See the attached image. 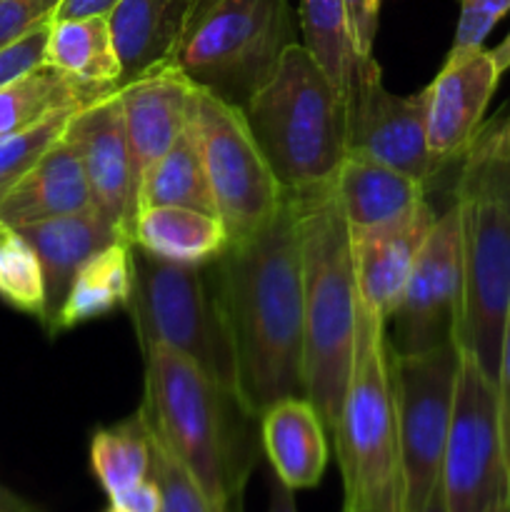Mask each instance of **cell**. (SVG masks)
<instances>
[{
	"mask_svg": "<svg viewBox=\"0 0 510 512\" xmlns=\"http://www.w3.org/2000/svg\"><path fill=\"white\" fill-rule=\"evenodd\" d=\"M208 268L233 340L238 395L260 420L278 400L305 395L303 270L295 200L285 195L265 228L228 243Z\"/></svg>",
	"mask_w": 510,
	"mask_h": 512,
	"instance_id": "6da1fadb",
	"label": "cell"
},
{
	"mask_svg": "<svg viewBox=\"0 0 510 512\" xmlns=\"http://www.w3.org/2000/svg\"><path fill=\"white\" fill-rule=\"evenodd\" d=\"M143 353L145 395L140 405L150 433L190 470L210 505L243 495L258 463L260 420L235 390L165 345Z\"/></svg>",
	"mask_w": 510,
	"mask_h": 512,
	"instance_id": "7a4b0ae2",
	"label": "cell"
},
{
	"mask_svg": "<svg viewBox=\"0 0 510 512\" xmlns=\"http://www.w3.org/2000/svg\"><path fill=\"white\" fill-rule=\"evenodd\" d=\"M298 210L305 320V398L333 435L350 380L358 335V283L353 243L335 180L290 195Z\"/></svg>",
	"mask_w": 510,
	"mask_h": 512,
	"instance_id": "3957f363",
	"label": "cell"
},
{
	"mask_svg": "<svg viewBox=\"0 0 510 512\" xmlns=\"http://www.w3.org/2000/svg\"><path fill=\"white\" fill-rule=\"evenodd\" d=\"M243 115L285 195L333 183L348 155V105L303 43L288 48Z\"/></svg>",
	"mask_w": 510,
	"mask_h": 512,
	"instance_id": "277c9868",
	"label": "cell"
},
{
	"mask_svg": "<svg viewBox=\"0 0 510 512\" xmlns=\"http://www.w3.org/2000/svg\"><path fill=\"white\" fill-rule=\"evenodd\" d=\"M290 0H198L173 65L193 88L243 110L298 43Z\"/></svg>",
	"mask_w": 510,
	"mask_h": 512,
	"instance_id": "5b68a950",
	"label": "cell"
},
{
	"mask_svg": "<svg viewBox=\"0 0 510 512\" xmlns=\"http://www.w3.org/2000/svg\"><path fill=\"white\" fill-rule=\"evenodd\" d=\"M345 505L398 512V433L385 320L360 305L353 368L335 423Z\"/></svg>",
	"mask_w": 510,
	"mask_h": 512,
	"instance_id": "8992f818",
	"label": "cell"
},
{
	"mask_svg": "<svg viewBox=\"0 0 510 512\" xmlns=\"http://www.w3.org/2000/svg\"><path fill=\"white\" fill-rule=\"evenodd\" d=\"M140 350L165 345L238 393L235 350L208 265H178L133 245V290L125 305Z\"/></svg>",
	"mask_w": 510,
	"mask_h": 512,
	"instance_id": "52a82bcc",
	"label": "cell"
},
{
	"mask_svg": "<svg viewBox=\"0 0 510 512\" xmlns=\"http://www.w3.org/2000/svg\"><path fill=\"white\" fill-rule=\"evenodd\" d=\"M463 223V308L458 348L498 380L510 315V198L485 185L455 183Z\"/></svg>",
	"mask_w": 510,
	"mask_h": 512,
	"instance_id": "ba28073f",
	"label": "cell"
},
{
	"mask_svg": "<svg viewBox=\"0 0 510 512\" xmlns=\"http://www.w3.org/2000/svg\"><path fill=\"white\" fill-rule=\"evenodd\" d=\"M458 368V343H445L415 355L390 350L398 433V512L423 510L425 500L440 483Z\"/></svg>",
	"mask_w": 510,
	"mask_h": 512,
	"instance_id": "9c48e42d",
	"label": "cell"
},
{
	"mask_svg": "<svg viewBox=\"0 0 510 512\" xmlns=\"http://www.w3.org/2000/svg\"><path fill=\"white\" fill-rule=\"evenodd\" d=\"M440 485L450 512H493L510 500V458L500 428L498 388L465 350H460Z\"/></svg>",
	"mask_w": 510,
	"mask_h": 512,
	"instance_id": "30bf717a",
	"label": "cell"
},
{
	"mask_svg": "<svg viewBox=\"0 0 510 512\" xmlns=\"http://www.w3.org/2000/svg\"><path fill=\"white\" fill-rule=\"evenodd\" d=\"M193 120L215 213L230 243L250 238L273 220L285 193L260 153L243 110L195 88Z\"/></svg>",
	"mask_w": 510,
	"mask_h": 512,
	"instance_id": "8fae6325",
	"label": "cell"
},
{
	"mask_svg": "<svg viewBox=\"0 0 510 512\" xmlns=\"http://www.w3.org/2000/svg\"><path fill=\"white\" fill-rule=\"evenodd\" d=\"M463 308V223L458 200L430 228L393 318L385 325L398 355H415L458 343Z\"/></svg>",
	"mask_w": 510,
	"mask_h": 512,
	"instance_id": "7c38bea8",
	"label": "cell"
},
{
	"mask_svg": "<svg viewBox=\"0 0 510 512\" xmlns=\"http://www.w3.org/2000/svg\"><path fill=\"white\" fill-rule=\"evenodd\" d=\"M348 153L398 168L423 183L438 175L425 135V90L395 95L373 55L360 60L348 95Z\"/></svg>",
	"mask_w": 510,
	"mask_h": 512,
	"instance_id": "4fadbf2b",
	"label": "cell"
},
{
	"mask_svg": "<svg viewBox=\"0 0 510 512\" xmlns=\"http://www.w3.org/2000/svg\"><path fill=\"white\" fill-rule=\"evenodd\" d=\"M65 138L78 148L93 205L128 243H133L138 218V178L125 135L118 90L75 110L65 125Z\"/></svg>",
	"mask_w": 510,
	"mask_h": 512,
	"instance_id": "5bb4252c",
	"label": "cell"
},
{
	"mask_svg": "<svg viewBox=\"0 0 510 512\" xmlns=\"http://www.w3.org/2000/svg\"><path fill=\"white\" fill-rule=\"evenodd\" d=\"M500 83L490 50L475 48L445 58L425 88V135L438 173L458 163L483 128L485 110Z\"/></svg>",
	"mask_w": 510,
	"mask_h": 512,
	"instance_id": "9a60e30c",
	"label": "cell"
},
{
	"mask_svg": "<svg viewBox=\"0 0 510 512\" xmlns=\"http://www.w3.org/2000/svg\"><path fill=\"white\" fill-rule=\"evenodd\" d=\"M438 215L430 200H423L393 223L350 233L358 300L368 313L385 320V325L403 298L415 258Z\"/></svg>",
	"mask_w": 510,
	"mask_h": 512,
	"instance_id": "2e32d148",
	"label": "cell"
},
{
	"mask_svg": "<svg viewBox=\"0 0 510 512\" xmlns=\"http://www.w3.org/2000/svg\"><path fill=\"white\" fill-rule=\"evenodd\" d=\"M193 98L195 88L175 65L118 88L138 188L143 175L168 153L185 130Z\"/></svg>",
	"mask_w": 510,
	"mask_h": 512,
	"instance_id": "e0dca14e",
	"label": "cell"
},
{
	"mask_svg": "<svg viewBox=\"0 0 510 512\" xmlns=\"http://www.w3.org/2000/svg\"><path fill=\"white\" fill-rule=\"evenodd\" d=\"M198 0H120L108 13L110 38L120 60V83L170 68L193 20Z\"/></svg>",
	"mask_w": 510,
	"mask_h": 512,
	"instance_id": "ac0fdd59",
	"label": "cell"
},
{
	"mask_svg": "<svg viewBox=\"0 0 510 512\" xmlns=\"http://www.w3.org/2000/svg\"><path fill=\"white\" fill-rule=\"evenodd\" d=\"M30 245L38 253L45 278V318L43 328L50 333L55 315L63 305L65 293L78 270L108 245L125 240L113 223L98 208L83 213L58 215L38 223L18 225Z\"/></svg>",
	"mask_w": 510,
	"mask_h": 512,
	"instance_id": "d6986e66",
	"label": "cell"
},
{
	"mask_svg": "<svg viewBox=\"0 0 510 512\" xmlns=\"http://www.w3.org/2000/svg\"><path fill=\"white\" fill-rule=\"evenodd\" d=\"M93 208L88 178L78 148L65 138V130L0 200V223L18 225L83 213Z\"/></svg>",
	"mask_w": 510,
	"mask_h": 512,
	"instance_id": "ffe728a7",
	"label": "cell"
},
{
	"mask_svg": "<svg viewBox=\"0 0 510 512\" xmlns=\"http://www.w3.org/2000/svg\"><path fill=\"white\" fill-rule=\"evenodd\" d=\"M260 445L273 475L290 490H308L328 468V428L305 395L270 405L260 415Z\"/></svg>",
	"mask_w": 510,
	"mask_h": 512,
	"instance_id": "44dd1931",
	"label": "cell"
},
{
	"mask_svg": "<svg viewBox=\"0 0 510 512\" xmlns=\"http://www.w3.org/2000/svg\"><path fill=\"white\" fill-rule=\"evenodd\" d=\"M430 185L398 168L348 153L338 175H335V193L343 205L350 233L380 228L428 200Z\"/></svg>",
	"mask_w": 510,
	"mask_h": 512,
	"instance_id": "7402d4cb",
	"label": "cell"
},
{
	"mask_svg": "<svg viewBox=\"0 0 510 512\" xmlns=\"http://www.w3.org/2000/svg\"><path fill=\"white\" fill-rule=\"evenodd\" d=\"M230 238L223 220L183 205L140 208L133 245L148 255L178 265H208L223 255Z\"/></svg>",
	"mask_w": 510,
	"mask_h": 512,
	"instance_id": "603a6c76",
	"label": "cell"
},
{
	"mask_svg": "<svg viewBox=\"0 0 510 512\" xmlns=\"http://www.w3.org/2000/svg\"><path fill=\"white\" fill-rule=\"evenodd\" d=\"M130 290H133V243L118 240L78 270L48 335H60L95 318H103L115 308H125Z\"/></svg>",
	"mask_w": 510,
	"mask_h": 512,
	"instance_id": "cb8c5ba5",
	"label": "cell"
},
{
	"mask_svg": "<svg viewBox=\"0 0 510 512\" xmlns=\"http://www.w3.org/2000/svg\"><path fill=\"white\" fill-rule=\"evenodd\" d=\"M45 63L88 88L115 93L120 60L110 38L108 15L53 20L45 43Z\"/></svg>",
	"mask_w": 510,
	"mask_h": 512,
	"instance_id": "d4e9b609",
	"label": "cell"
},
{
	"mask_svg": "<svg viewBox=\"0 0 510 512\" xmlns=\"http://www.w3.org/2000/svg\"><path fill=\"white\" fill-rule=\"evenodd\" d=\"M110 95L95 90L43 63L0 88V138L20 133L48 115L65 108H83L93 100Z\"/></svg>",
	"mask_w": 510,
	"mask_h": 512,
	"instance_id": "484cf974",
	"label": "cell"
},
{
	"mask_svg": "<svg viewBox=\"0 0 510 512\" xmlns=\"http://www.w3.org/2000/svg\"><path fill=\"white\" fill-rule=\"evenodd\" d=\"M150 205H183V208L218 215L213 193H210L208 173H205L193 110H190L188 125L180 133V138L140 180L138 210L150 208Z\"/></svg>",
	"mask_w": 510,
	"mask_h": 512,
	"instance_id": "4316f807",
	"label": "cell"
},
{
	"mask_svg": "<svg viewBox=\"0 0 510 512\" xmlns=\"http://www.w3.org/2000/svg\"><path fill=\"white\" fill-rule=\"evenodd\" d=\"M298 25L308 53L318 60L335 88L348 95L355 70L368 55H360L355 48L345 0H300Z\"/></svg>",
	"mask_w": 510,
	"mask_h": 512,
	"instance_id": "83f0119b",
	"label": "cell"
},
{
	"mask_svg": "<svg viewBox=\"0 0 510 512\" xmlns=\"http://www.w3.org/2000/svg\"><path fill=\"white\" fill-rule=\"evenodd\" d=\"M90 470L108 500L150 478V435L140 410L90 438Z\"/></svg>",
	"mask_w": 510,
	"mask_h": 512,
	"instance_id": "f1b7e54d",
	"label": "cell"
},
{
	"mask_svg": "<svg viewBox=\"0 0 510 512\" xmlns=\"http://www.w3.org/2000/svg\"><path fill=\"white\" fill-rule=\"evenodd\" d=\"M0 300L18 313L45 318L43 265L33 245L13 225L0 223Z\"/></svg>",
	"mask_w": 510,
	"mask_h": 512,
	"instance_id": "f546056e",
	"label": "cell"
},
{
	"mask_svg": "<svg viewBox=\"0 0 510 512\" xmlns=\"http://www.w3.org/2000/svg\"><path fill=\"white\" fill-rule=\"evenodd\" d=\"M458 163V183L485 185L510 198V108L478 130Z\"/></svg>",
	"mask_w": 510,
	"mask_h": 512,
	"instance_id": "4dcf8cb0",
	"label": "cell"
},
{
	"mask_svg": "<svg viewBox=\"0 0 510 512\" xmlns=\"http://www.w3.org/2000/svg\"><path fill=\"white\" fill-rule=\"evenodd\" d=\"M148 428V425H145ZM150 435V478L160 490V512H213L208 495L190 475V470L155 438Z\"/></svg>",
	"mask_w": 510,
	"mask_h": 512,
	"instance_id": "1f68e13d",
	"label": "cell"
},
{
	"mask_svg": "<svg viewBox=\"0 0 510 512\" xmlns=\"http://www.w3.org/2000/svg\"><path fill=\"white\" fill-rule=\"evenodd\" d=\"M75 110L78 108L58 110V113L48 115L40 123L20 130V133L0 138V188L13 185L63 135L65 125Z\"/></svg>",
	"mask_w": 510,
	"mask_h": 512,
	"instance_id": "d6a6232c",
	"label": "cell"
},
{
	"mask_svg": "<svg viewBox=\"0 0 510 512\" xmlns=\"http://www.w3.org/2000/svg\"><path fill=\"white\" fill-rule=\"evenodd\" d=\"M510 13V0H460L458 25L455 38L450 45V55L468 53V50L483 48L490 30Z\"/></svg>",
	"mask_w": 510,
	"mask_h": 512,
	"instance_id": "836d02e7",
	"label": "cell"
},
{
	"mask_svg": "<svg viewBox=\"0 0 510 512\" xmlns=\"http://www.w3.org/2000/svg\"><path fill=\"white\" fill-rule=\"evenodd\" d=\"M63 0H0V50L53 23Z\"/></svg>",
	"mask_w": 510,
	"mask_h": 512,
	"instance_id": "e575fe53",
	"label": "cell"
},
{
	"mask_svg": "<svg viewBox=\"0 0 510 512\" xmlns=\"http://www.w3.org/2000/svg\"><path fill=\"white\" fill-rule=\"evenodd\" d=\"M48 30L50 23L43 28L33 30L30 35H25L18 43L8 45V48L0 50V88L10 80L20 78L28 70L38 68L45 63V43H48Z\"/></svg>",
	"mask_w": 510,
	"mask_h": 512,
	"instance_id": "d590c367",
	"label": "cell"
},
{
	"mask_svg": "<svg viewBox=\"0 0 510 512\" xmlns=\"http://www.w3.org/2000/svg\"><path fill=\"white\" fill-rule=\"evenodd\" d=\"M345 8H348L350 33H353L355 48H358L360 55H373L380 0H345Z\"/></svg>",
	"mask_w": 510,
	"mask_h": 512,
	"instance_id": "8d00e7d4",
	"label": "cell"
},
{
	"mask_svg": "<svg viewBox=\"0 0 510 512\" xmlns=\"http://www.w3.org/2000/svg\"><path fill=\"white\" fill-rule=\"evenodd\" d=\"M495 388H498L500 428H503L505 450H508V458H510V315H508V323H505L503 348H500V368H498Z\"/></svg>",
	"mask_w": 510,
	"mask_h": 512,
	"instance_id": "74e56055",
	"label": "cell"
},
{
	"mask_svg": "<svg viewBox=\"0 0 510 512\" xmlns=\"http://www.w3.org/2000/svg\"><path fill=\"white\" fill-rule=\"evenodd\" d=\"M110 503L120 505V508L128 512H160V508H163V503H160V490L153 478L140 480L138 485H133L130 490L120 493L118 498H113Z\"/></svg>",
	"mask_w": 510,
	"mask_h": 512,
	"instance_id": "f35d334b",
	"label": "cell"
},
{
	"mask_svg": "<svg viewBox=\"0 0 510 512\" xmlns=\"http://www.w3.org/2000/svg\"><path fill=\"white\" fill-rule=\"evenodd\" d=\"M120 0H63L55 13V20L90 18V15H108Z\"/></svg>",
	"mask_w": 510,
	"mask_h": 512,
	"instance_id": "ab89813d",
	"label": "cell"
},
{
	"mask_svg": "<svg viewBox=\"0 0 510 512\" xmlns=\"http://www.w3.org/2000/svg\"><path fill=\"white\" fill-rule=\"evenodd\" d=\"M268 512H298V505H295V490H290L288 485L280 483L275 475L273 483H270Z\"/></svg>",
	"mask_w": 510,
	"mask_h": 512,
	"instance_id": "60d3db41",
	"label": "cell"
},
{
	"mask_svg": "<svg viewBox=\"0 0 510 512\" xmlns=\"http://www.w3.org/2000/svg\"><path fill=\"white\" fill-rule=\"evenodd\" d=\"M490 55H493L498 73L500 75L508 73V70H510V30H508V35H505V38L500 40V43L495 45L493 50H490Z\"/></svg>",
	"mask_w": 510,
	"mask_h": 512,
	"instance_id": "b9f144b4",
	"label": "cell"
},
{
	"mask_svg": "<svg viewBox=\"0 0 510 512\" xmlns=\"http://www.w3.org/2000/svg\"><path fill=\"white\" fill-rule=\"evenodd\" d=\"M420 512H450L448 503H445V493H443V485H435V490L430 493V498L425 500L423 510Z\"/></svg>",
	"mask_w": 510,
	"mask_h": 512,
	"instance_id": "7bdbcfd3",
	"label": "cell"
},
{
	"mask_svg": "<svg viewBox=\"0 0 510 512\" xmlns=\"http://www.w3.org/2000/svg\"><path fill=\"white\" fill-rule=\"evenodd\" d=\"M213 512H243V495H238V498L228 500V503L213 505Z\"/></svg>",
	"mask_w": 510,
	"mask_h": 512,
	"instance_id": "ee69618b",
	"label": "cell"
},
{
	"mask_svg": "<svg viewBox=\"0 0 510 512\" xmlns=\"http://www.w3.org/2000/svg\"><path fill=\"white\" fill-rule=\"evenodd\" d=\"M493 512H510V500H505V503L500 505V508H495Z\"/></svg>",
	"mask_w": 510,
	"mask_h": 512,
	"instance_id": "f6af8a7d",
	"label": "cell"
},
{
	"mask_svg": "<svg viewBox=\"0 0 510 512\" xmlns=\"http://www.w3.org/2000/svg\"><path fill=\"white\" fill-rule=\"evenodd\" d=\"M105 512H128V510H123V508H120V505L110 503V505H108V510H105Z\"/></svg>",
	"mask_w": 510,
	"mask_h": 512,
	"instance_id": "bcb514c9",
	"label": "cell"
},
{
	"mask_svg": "<svg viewBox=\"0 0 510 512\" xmlns=\"http://www.w3.org/2000/svg\"><path fill=\"white\" fill-rule=\"evenodd\" d=\"M343 512H375V510H365V508H343Z\"/></svg>",
	"mask_w": 510,
	"mask_h": 512,
	"instance_id": "7dc6e473",
	"label": "cell"
},
{
	"mask_svg": "<svg viewBox=\"0 0 510 512\" xmlns=\"http://www.w3.org/2000/svg\"><path fill=\"white\" fill-rule=\"evenodd\" d=\"M8 188H10V185H8ZM8 188H0V200H3V195H5V190H8Z\"/></svg>",
	"mask_w": 510,
	"mask_h": 512,
	"instance_id": "c3c4849f",
	"label": "cell"
},
{
	"mask_svg": "<svg viewBox=\"0 0 510 512\" xmlns=\"http://www.w3.org/2000/svg\"><path fill=\"white\" fill-rule=\"evenodd\" d=\"M0 512H5V510H3V508H0Z\"/></svg>",
	"mask_w": 510,
	"mask_h": 512,
	"instance_id": "681fc988",
	"label": "cell"
}]
</instances>
